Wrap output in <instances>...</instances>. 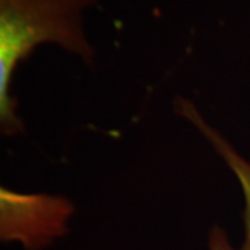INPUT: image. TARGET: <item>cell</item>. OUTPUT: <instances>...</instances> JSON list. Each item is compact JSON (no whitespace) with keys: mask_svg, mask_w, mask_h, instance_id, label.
<instances>
[{"mask_svg":"<svg viewBox=\"0 0 250 250\" xmlns=\"http://www.w3.org/2000/svg\"><path fill=\"white\" fill-rule=\"evenodd\" d=\"M98 0H0V126L6 136L24 131L11 96L18 64L36 46L54 43L86 64L95 60L83 29V11Z\"/></svg>","mask_w":250,"mask_h":250,"instance_id":"obj_1","label":"cell"},{"mask_svg":"<svg viewBox=\"0 0 250 250\" xmlns=\"http://www.w3.org/2000/svg\"><path fill=\"white\" fill-rule=\"evenodd\" d=\"M72 207L65 200L39 196L31 205H11L1 199V241L20 242L27 250H41L67 229Z\"/></svg>","mask_w":250,"mask_h":250,"instance_id":"obj_2","label":"cell"},{"mask_svg":"<svg viewBox=\"0 0 250 250\" xmlns=\"http://www.w3.org/2000/svg\"><path fill=\"white\" fill-rule=\"evenodd\" d=\"M175 110L195 128H197V131L208 141L215 153L223 159L224 163L229 167V170L232 171L233 175L238 179L245 196V242L241 250H250V163L235 150V147L223 135L206 121L190 100L178 98L175 102Z\"/></svg>","mask_w":250,"mask_h":250,"instance_id":"obj_3","label":"cell"},{"mask_svg":"<svg viewBox=\"0 0 250 250\" xmlns=\"http://www.w3.org/2000/svg\"><path fill=\"white\" fill-rule=\"evenodd\" d=\"M208 250H238L232 246L228 235L221 227L214 225L208 235Z\"/></svg>","mask_w":250,"mask_h":250,"instance_id":"obj_4","label":"cell"}]
</instances>
